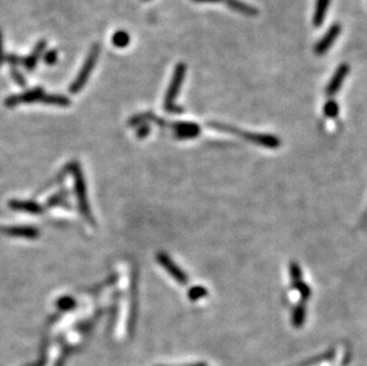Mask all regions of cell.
Listing matches in <instances>:
<instances>
[{"label": "cell", "mask_w": 367, "mask_h": 366, "mask_svg": "<svg viewBox=\"0 0 367 366\" xmlns=\"http://www.w3.org/2000/svg\"><path fill=\"white\" fill-rule=\"evenodd\" d=\"M11 207L20 210H28V212L32 214H39L42 212L41 207L32 202H12L11 203Z\"/></svg>", "instance_id": "15"}, {"label": "cell", "mask_w": 367, "mask_h": 366, "mask_svg": "<svg viewBox=\"0 0 367 366\" xmlns=\"http://www.w3.org/2000/svg\"><path fill=\"white\" fill-rule=\"evenodd\" d=\"M185 366H207V364H205V363H194V364H188V365H185Z\"/></svg>", "instance_id": "26"}, {"label": "cell", "mask_w": 367, "mask_h": 366, "mask_svg": "<svg viewBox=\"0 0 367 366\" xmlns=\"http://www.w3.org/2000/svg\"><path fill=\"white\" fill-rule=\"evenodd\" d=\"M293 288H295V289H297V290L300 291L301 296H302V298L304 299V301H307L308 298H310V296H311V289H310L309 287L307 286L306 283H304V281H302V282L295 284V286H293Z\"/></svg>", "instance_id": "20"}, {"label": "cell", "mask_w": 367, "mask_h": 366, "mask_svg": "<svg viewBox=\"0 0 367 366\" xmlns=\"http://www.w3.org/2000/svg\"><path fill=\"white\" fill-rule=\"evenodd\" d=\"M350 72V67H348L346 63H342L337 67V69L334 73V75L332 77V80L329 81L328 86L326 88V94L328 97H333L335 95L339 90L342 86L345 79H346L347 74Z\"/></svg>", "instance_id": "8"}, {"label": "cell", "mask_w": 367, "mask_h": 366, "mask_svg": "<svg viewBox=\"0 0 367 366\" xmlns=\"http://www.w3.org/2000/svg\"><path fill=\"white\" fill-rule=\"evenodd\" d=\"M289 272H290V277H291V286L293 287L295 284L302 282L303 277H302V271H301L300 265L296 263V262H291L289 265Z\"/></svg>", "instance_id": "16"}, {"label": "cell", "mask_w": 367, "mask_h": 366, "mask_svg": "<svg viewBox=\"0 0 367 366\" xmlns=\"http://www.w3.org/2000/svg\"><path fill=\"white\" fill-rule=\"evenodd\" d=\"M208 125L218 131L233 133V135L239 136L240 138L247 140L249 143L258 144L260 146L269 147V149H277V147L281 145V140L278 139L276 136L272 135H263V133H253L248 131H243L240 130V128L232 126V125L216 123V121H209Z\"/></svg>", "instance_id": "1"}, {"label": "cell", "mask_w": 367, "mask_h": 366, "mask_svg": "<svg viewBox=\"0 0 367 366\" xmlns=\"http://www.w3.org/2000/svg\"><path fill=\"white\" fill-rule=\"evenodd\" d=\"M149 132H150V127H149L148 125H146V124H143L142 126L139 127V130H138V136H141V137H145L146 135H148Z\"/></svg>", "instance_id": "24"}, {"label": "cell", "mask_w": 367, "mask_h": 366, "mask_svg": "<svg viewBox=\"0 0 367 366\" xmlns=\"http://www.w3.org/2000/svg\"><path fill=\"white\" fill-rule=\"evenodd\" d=\"M330 0H317L315 6V13L313 17V23L315 28H320L324 24L327 10H328Z\"/></svg>", "instance_id": "12"}, {"label": "cell", "mask_w": 367, "mask_h": 366, "mask_svg": "<svg viewBox=\"0 0 367 366\" xmlns=\"http://www.w3.org/2000/svg\"><path fill=\"white\" fill-rule=\"evenodd\" d=\"M325 116L328 118H335L339 114V105L335 100H328L324 107Z\"/></svg>", "instance_id": "17"}, {"label": "cell", "mask_w": 367, "mask_h": 366, "mask_svg": "<svg viewBox=\"0 0 367 366\" xmlns=\"http://www.w3.org/2000/svg\"><path fill=\"white\" fill-rule=\"evenodd\" d=\"M223 3H225V5L228 6L231 10L237 11V12H239L240 14H244V16L255 17L258 14V10H257L256 7H253L251 5H248V4L241 2V0H225Z\"/></svg>", "instance_id": "11"}, {"label": "cell", "mask_w": 367, "mask_h": 366, "mask_svg": "<svg viewBox=\"0 0 367 366\" xmlns=\"http://www.w3.org/2000/svg\"><path fill=\"white\" fill-rule=\"evenodd\" d=\"M75 179H76V191H78V199H79V203H80V208H81V212H82V214H84V217H86L88 220H91L89 207H88V201H87V197H86V187H84V180H83V177L81 175V171H80V169L78 168V166H76Z\"/></svg>", "instance_id": "9"}, {"label": "cell", "mask_w": 367, "mask_h": 366, "mask_svg": "<svg viewBox=\"0 0 367 366\" xmlns=\"http://www.w3.org/2000/svg\"><path fill=\"white\" fill-rule=\"evenodd\" d=\"M58 58V54L56 50H48L45 53L43 54V60L44 63L48 66H54L56 64Z\"/></svg>", "instance_id": "21"}, {"label": "cell", "mask_w": 367, "mask_h": 366, "mask_svg": "<svg viewBox=\"0 0 367 366\" xmlns=\"http://www.w3.org/2000/svg\"><path fill=\"white\" fill-rule=\"evenodd\" d=\"M157 261H158V263L162 265L163 268L167 270L172 277H174V279L177 281L179 284L188 283V276H187L186 273L183 272V270L171 260L170 256H168V254L164 252H159L157 253Z\"/></svg>", "instance_id": "5"}, {"label": "cell", "mask_w": 367, "mask_h": 366, "mask_svg": "<svg viewBox=\"0 0 367 366\" xmlns=\"http://www.w3.org/2000/svg\"><path fill=\"white\" fill-rule=\"evenodd\" d=\"M196 3H220V2H225V0H194Z\"/></svg>", "instance_id": "25"}, {"label": "cell", "mask_w": 367, "mask_h": 366, "mask_svg": "<svg viewBox=\"0 0 367 366\" xmlns=\"http://www.w3.org/2000/svg\"><path fill=\"white\" fill-rule=\"evenodd\" d=\"M306 314H307L306 305H304V303H300V305H297L292 310L291 321H292L293 326H295L296 328L302 327L304 322H306Z\"/></svg>", "instance_id": "13"}, {"label": "cell", "mask_w": 367, "mask_h": 366, "mask_svg": "<svg viewBox=\"0 0 367 366\" xmlns=\"http://www.w3.org/2000/svg\"><path fill=\"white\" fill-rule=\"evenodd\" d=\"M47 49V42L45 40H39V42L36 44L34 50L31 51L30 55H28L27 57L23 58V62L21 64L24 66V68L28 70V72H32L37 66L39 58L43 56V54L45 53Z\"/></svg>", "instance_id": "10"}, {"label": "cell", "mask_w": 367, "mask_h": 366, "mask_svg": "<svg viewBox=\"0 0 367 366\" xmlns=\"http://www.w3.org/2000/svg\"><path fill=\"white\" fill-rule=\"evenodd\" d=\"M174 128L175 136L181 139H190L195 138L200 135L201 128L197 124L190 123V121H177V123L170 124Z\"/></svg>", "instance_id": "7"}, {"label": "cell", "mask_w": 367, "mask_h": 366, "mask_svg": "<svg viewBox=\"0 0 367 366\" xmlns=\"http://www.w3.org/2000/svg\"><path fill=\"white\" fill-rule=\"evenodd\" d=\"M130 35L124 30H118L112 36V44L117 48H126L130 44Z\"/></svg>", "instance_id": "14"}, {"label": "cell", "mask_w": 367, "mask_h": 366, "mask_svg": "<svg viewBox=\"0 0 367 366\" xmlns=\"http://www.w3.org/2000/svg\"><path fill=\"white\" fill-rule=\"evenodd\" d=\"M99 55H100V46H99V44H94V46L90 48L89 53H88L86 60H84V63L82 64L78 75H76L75 80L73 81L71 87H69V92H71L72 94L80 93V92L83 90V87L86 86V83L90 77L91 72H93L95 66H97Z\"/></svg>", "instance_id": "3"}, {"label": "cell", "mask_w": 367, "mask_h": 366, "mask_svg": "<svg viewBox=\"0 0 367 366\" xmlns=\"http://www.w3.org/2000/svg\"><path fill=\"white\" fill-rule=\"evenodd\" d=\"M208 295V290L203 287H193L192 289L188 291V296L192 301H197V299L202 298Z\"/></svg>", "instance_id": "18"}, {"label": "cell", "mask_w": 367, "mask_h": 366, "mask_svg": "<svg viewBox=\"0 0 367 366\" xmlns=\"http://www.w3.org/2000/svg\"><path fill=\"white\" fill-rule=\"evenodd\" d=\"M11 76H12V79L17 84H19L21 87L27 86V79H25L23 74L18 70L17 67H11Z\"/></svg>", "instance_id": "19"}, {"label": "cell", "mask_w": 367, "mask_h": 366, "mask_svg": "<svg viewBox=\"0 0 367 366\" xmlns=\"http://www.w3.org/2000/svg\"><path fill=\"white\" fill-rule=\"evenodd\" d=\"M5 61L7 62V63H10L11 67H17V66L21 64L23 58H21L20 56H18V55H16V54H10L5 57Z\"/></svg>", "instance_id": "22"}, {"label": "cell", "mask_w": 367, "mask_h": 366, "mask_svg": "<svg viewBox=\"0 0 367 366\" xmlns=\"http://www.w3.org/2000/svg\"><path fill=\"white\" fill-rule=\"evenodd\" d=\"M341 32V25L340 24H333L332 27L328 29V31L325 33V36L318 40L316 46H315V54L316 55H325L329 48L333 46L337 36Z\"/></svg>", "instance_id": "6"}, {"label": "cell", "mask_w": 367, "mask_h": 366, "mask_svg": "<svg viewBox=\"0 0 367 366\" xmlns=\"http://www.w3.org/2000/svg\"><path fill=\"white\" fill-rule=\"evenodd\" d=\"M5 54H4V46H3V35L2 31H0V67L3 66L4 62H5Z\"/></svg>", "instance_id": "23"}, {"label": "cell", "mask_w": 367, "mask_h": 366, "mask_svg": "<svg viewBox=\"0 0 367 366\" xmlns=\"http://www.w3.org/2000/svg\"><path fill=\"white\" fill-rule=\"evenodd\" d=\"M187 72V67L185 63H178L176 64L174 74H172L171 82L169 84V88L167 91V94H165L164 98V110L169 113H182L183 109L176 105L175 100L179 94V91H181V87L183 84V81H185Z\"/></svg>", "instance_id": "2"}, {"label": "cell", "mask_w": 367, "mask_h": 366, "mask_svg": "<svg viewBox=\"0 0 367 366\" xmlns=\"http://www.w3.org/2000/svg\"><path fill=\"white\" fill-rule=\"evenodd\" d=\"M47 93L41 87L32 88L27 92H23L20 94L12 95L5 100V105L7 107H14L20 103H32V102H43L45 99Z\"/></svg>", "instance_id": "4"}]
</instances>
